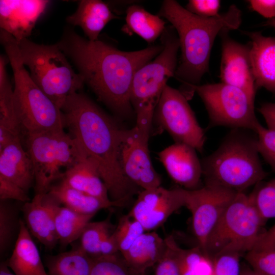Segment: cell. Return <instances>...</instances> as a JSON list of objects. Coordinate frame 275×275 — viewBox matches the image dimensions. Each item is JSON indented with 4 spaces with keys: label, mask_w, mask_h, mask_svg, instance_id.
<instances>
[{
    "label": "cell",
    "mask_w": 275,
    "mask_h": 275,
    "mask_svg": "<svg viewBox=\"0 0 275 275\" xmlns=\"http://www.w3.org/2000/svg\"><path fill=\"white\" fill-rule=\"evenodd\" d=\"M70 58L99 100L117 115L127 117L133 110L130 101L135 72L163 49L157 45L125 51L99 39L91 41L67 29L57 43Z\"/></svg>",
    "instance_id": "obj_1"
},
{
    "label": "cell",
    "mask_w": 275,
    "mask_h": 275,
    "mask_svg": "<svg viewBox=\"0 0 275 275\" xmlns=\"http://www.w3.org/2000/svg\"><path fill=\"white\" fill-rule=\"evenodd\" d=\"M61 111L65 128L97 164L110 199L124 206L141 191L126 178L121 165V147L128 129L122 128L89 97L78 92L67 98Z\"/></svg>",
    "instance_id": "obj_2"
},
{
    "label": "cell",
    "mask_w": 275,
    "mask_h": 275,
    "mask_svg": "<svg viewBox=\"0 0 275 275\" xmlns=\"http://www.w3.org/2000/svg\"><path fill=\"white\" fill-rule=\"evenodd\" d=\"M158 15L170 22L178 37L181 56L174 77L182 83V92L189 86L199 85L208 71L216 36L225 30L237 29L241 22V11L234 5L224 13L204 18L191 13L176 1L165 0Z\"/></svg>",
    "instance_id": "obj_3"
},
{
    "label": "cell",
    "mask_w": 275,
    "mask_h": 275,
    "mask_svg": "<svg viewBox=\"0 0 275 275\" xmlns=\"http://www.w3.org/2000/svg\"><path fill=\"white\" fill-rule=\"evenodd\" d=\"M244 129H233L218 148L201 161L205 184L240 193L266 177L254 137Z\"/></svg>",
    "instance_id": "obj_4"
},
{
    "label": "cell",
    "mask_w": 275,
    "mask_h": 275,
    "mask_svg": "<svg viewBox=\"0 0 275 275\" xmlns=\"http://www.w3.org/2000/svg\"><path fill=\"white\" fill-rule=\"evenodd\" d=\"M0 39L13 72L14 104L22 133L64 129L61 109L32 80L22 61L17 41L3 30Z\"/></svg>",
    "instance_id": "obj_5"
},
{
    "label": "cell",
    "mask_w": 275,
    "mask_h": 275,
    "mask_svg": "<svg viewBox=\"0 0 275 275\" xmlns=\"http://www.w3.org/2000/svg\"><path fill=\"white\" fill-rule=\"evenodd\" d=\"M18 43L22 61L32 80L61 109L67 98L82 88V77L57 44H38L28 38Z\"/></svg>",
    "instance_id": "obj_6"
},
{
    "label": "cell",
    "mask_w": 275,
    "mask_h": 275,
    "mask_svg": "<svg viewBox=\"0 0 275 275\" xmlns=\"http://www.w3.org/2000/svg\"><path fill=\"white\" fill-rule=\"evenodd\" d=\"M32 161L35 194H46L55 181L88 155L80 144L64 129L25 135Z\"/></svg>",
    "instance_id": "obj_7"
},
{
    "label": "cell",
    "mask_w": 275,
    "mask_h": 275,
    "mask_svg": "<svg viewBox=\"0 0 275 275\" xmlns=\"http://www.w3.org/2000/svg\"><path fill=\"white\" fill-rule=\"evenodd\" d=\"M265 222L250 195L237 193L211 233L205 253L211 257L225 253L246 254L265 231Z\"/></svg>",
    "instance_id": "obj_8"
},
{
    "label": "cell",
    "mask_w": 275,
    "mask_h": 275,
    "mask_svg": "<svg viewBox=\"0 0 275 275\" xmlns=\"http://www.w3.org/2000/svg\"><path fill=\"white\" fill-rule=\"evenodd\" d=\"M160 40L162 50L153 60L138 69L132 79L130 101L136 117L153 118L168 80L175 75L180 44L172 25L166 26Z\"/></svg>",
    "instance_id": "obj_9"
},
{
    "label": "cell",
    "mask_w": 275,
    "mask_h": 275,
    "mask_svg": "<svg viewBox=\"0 0 275 275\" xmlns=\"http://www.w3.org/2000/svg\"><path fill=\"white\" fill-rule=\"evenodd\" d=\"M196 92L203 102L211 126L255 131L260 124L255 114L254 100L242 89L223 82L189 86L183 93Z\"/></svg>",
    "instance_id": "obj_10"
},
{
    "label": "cell",
    "mask_w": 275,
    "mask_h": 275,
    "mask_svg": "<svg viewBox=\"0 0 275 275\" xmlns=\"http://www.w3.org/2000/svg\"><path fill=\"white\" fill-rule=\"evenodd\" d=\"M153 119L176 143L187 144L201 152L205 142L203 128L180 90L167 85L155 108Z\"/></svg>",
    "instance_id": "obj_11"
},
{
    "label": "cell",
    "mask_w": 275,
    "mask_h": 275,
    "mask_svg": "<svg viewBox=\"0 0 275 275\" xmlns=\"http://www.w3.org/2000/svg\"><path fill=\"white\" fill-rule=\"evenodd\" d=\"M153 120L136 118V124L128 129L121 150V165L124 175L142 190L161 186V177L153 166L148 148Z\"/></svg>",
    "instance_id": "obj_12"
},
{
    "label": "cell",
    "mask_w": 275,
    "mask_h": 275,
    "mask_svg": "<svg viewBox=\"0 0 275 275\" xmlns=\"http://www.w3.org/2000/svg\"><path fill=\"white\" fill-rule=\"evenodd\" d=\"M237 193L212 184L188 190L185 207L191 214L198 246L204 253L211 233Z\"/></svg>",
    "instance_id": "obj_13"
},
{
    "label": "cell",
    "mask_w": 275,
    "mask_h": 275,
    "mask_svg": "<svg viewBox=\"0 0 275 275\" xmlns=\"http://www.w3.org/2000/svg\"><path fill=\"white\" fill-rule=\"evenodd\" d=\"M188 190L182 187H158L142 190L127 214L138 221L146 231L161 226L175 211L185 207Z\"/></svg>",
    "instance_id": "obj_14"
},
{
    "label": "cell",
    "mask_w": 275,
    "mask_h": 275,
    "mask_svg": "<svg viewBox=\"0 0 275 275\" xmlns=\"http://www.w3.org/2000/svg\"><path fill=\"white\" fill-rule=\"evenodd\" d=\"M229 31L225 30L219 34L222 41L220 78L222 82L242 89L255 100L257 89L249 44L231 39Z\"/></svg>",
    "instance_id": "obj_15"
},
{
    "label": "cell",
    "mask_w": 275,
    "mask_h": 275,
    "mask_svg": "<svg viewBox=\"0 0 275 275\" xmlns=\"http://www.w3.org/2000/svg\"><path fill=\"white\" fill-rule=\"evenodd\" d=\"M196 150L183 143H176L158 154L171 179L181 187L194 190L200 187L203 171Z\"/></svg>",
    "instance_id": "obj_16"
},
{
    "label": "cell",
    "mask_w": 275,
    "mask_h": 275,
    "mask_svg": "<svg viewBox=\"0 0 275 275\" xmlns=\"http://www.w3.org/2000/svg\"><path fill=\"white\" fill-rule=\"evenodd\" d=\"M61 204L48 193L35 194L31 201L21 207L23 221L31 234L45 248L51 251L59 243L54 214Z\"/></svg>",
    "instance_id": "obj_17"
},
{
    "label": "cell",
    "mask_w": 275,
    "mask_h": 275,
    "mask_svg": "<svg viewBox=\"0 0 275 275\" xmlns=\"http://www.w3.org/2000/svg\"><path fill=\"white\" fill-rule=\"evenodd\" d=\"M49 3L48 1L1 0V29L12 35L17 42L27 38Z\"/></svg>",
    "instance_id": "obj_18"
},
{
    "label": "cell",
    "mask_w": 275,
    "mask_h": 275,
    "mask_svg": "<svg viewBox=\"0 0 275 275\" xmlns=\"http://www.w3.org/2000/svg\"><path fill=\"white\" fill-rule=\"evenodd\" d=\"M251 39L250 52L256 89L275 94V38L260 32H244Z\"/></svg>",
    "instance_id": "obj_19"
},
{
    "label": "cell",
    "mask_w": 275,
    "mask_h": 275,
    "mask_svg": "<svg viewBox=\"0 0 275 275\" xmlns=\"http://www.w3.org/2000/svg\"><path fill=\"white\" fill-rule=\"evenodd\" d=\"M0 176L28 193L34 186L35 177L31 157L18 139L0 150Z\"/></svg>",
    "instance_id": "obj_20"
},
{
    "label": "cell",
    "mask_w": 275,
    "mask_h": 275,
    "mask_svg": "<svg viewBox=\"0 0 275 275\" xmlns=\"http://www.w3.org/2000/svg\"><path fill=\"white\" fill-rule=\"evenodd\" d=\"M118 18L107 3L100 0H81L76 11L66 20L74 26H80L88 39L94 41L99 39L100 32L110 21Z\"/></svg>",
    "instance_id": "obj_21"
},
{
    "label": "cell",
    "mask_w": 275,
    "mask_h": 275,
    "mask_svg": "<svg viewBox=\"0 0 275 275\" xmlns=\"http://www.w3.org/2000/svg\"><path fill=\"white\" fill-rule=\"evenodd\" d=\"M6 263L16 275H48L39 251L22 219L18 238Z\"/></svg>",
    "instance_id": "obj_22"
},
{
    "label": "cell",
    "mask_w": 275,
    "mask_h": 275,
    "mask_svg": "<svg viewBox=\"0 0 275 275\" xmlns=\"http://www.w3.org/2000/svg\"><path fill=\"white\" fill-rule=\"evenodd\" d=\"M166 249L165 238L161 237L154 231H146L122 256L132 268L145 274L147 269L158 263Z\"/></svg>",
    "instance_id": "obj_23"
},
{
    "label": "cell",
    "mask_w": 275,
    "mask_h": 275,
    "mask_svg": "<svg viewBox=\"0 0 275 275\" xmlns=\"http://www.w3.org/2000/svg\"><path fill=\"white\" fill-rule=\"evenodd\" d=\"M60 180L72 188L104 201H112L97 164L88 156L67 170Z\"/></svg>",
    "instance_id": "obj_24"
},
{
    "label": "cell",
    "mask_w": 275,
    "mask_h": 275,
    "mask_svg": "<svg viewBox=\"0 0 275 275\" xmlns=\"http://www.w3.org/2000/svg\"><path fill=\"white\" fill-rule=\"evenodd\" d=\"M63 206L83 214H94L100 210L122 207L119 202H107L72 188L61 181L54 183L48 192Z\"/></svg>",
    "instance_id": "obj_25"
},
{
    "label": "cell",
    "mask_w": 275,
    "mask_h": 275,
    "mask_svg": "<svg viewBox=\"0 0 275 275\" xmlns=\"http://www.w3.org/2000/svg\"><path fill=\"white\" fill-rule=\"evenodd\" d=\"M126 14V23L122 31L129 35L135 34L148 43L154 42L166 28V22L161 17L150 13L141 6H129Z\"/></svg>",
    "instance_id": "obj_26"
},
{
    "label": "cell",
    "mask_w": 275,
    "mask_h": 275,
    "mask_svg": "<svg viewBox=\"0 0 275 275\" xmlns=\"http://www.w3.org/2000/svg\"><path fill=\"white\" fill-rule=\"evenodd\" d=\"M8 57L0 56V133L7 137L21 136L22 129L14 104L13 89L7 74Z\"/></svg>",
    "instance_id": "obj_27"
},
{
    "label": "cell",
    "mask_w": 275,
    "mask_h": 275,
    "mask_svg": "<svg viewBox=\"0 0 275 275\" xmlns=\"http://www.w3.org/2000/svg\"><path fill=\"white\" fill-rule=\"evenodd\" d=\"M93 258L79 246L47 257L48 275H90Z\"/></svg>",
    "instance_id": "obj_28"
},
{
    "label": "cell",
    "mask_w": 275,
    "mask_h": 275,
    "mask_svg": "<svg viewBox=\"0 0 275 275\" xmlns=\"http://www.w3.org/2000/svg\"><path fill=\"white\" fill-rule=\"evenodd\" d=\"M94 215L79 213L60 205L54 214V225L59 243L66 246L79 239L85 227Z\"/></svg>",
    "instance_id": "obj_29"
},
{
    "label": "cell",
    "mask_w": 275,
    "mask_h": 275,
    "mask_svg": "<svg viewBox=\"0 0 275 275\" xmlns=\"http://www.w3.org/2000/svg\"><path fill=\"white\" fill-rule=\"evenodd\" d=\"M174 249L179 275H212V258L199 246L184 249L175 240Z\"/></svg>",
    "instance_id": "obj_30"
},
{
    "label": "cell",
    "mask_w": 275,
    "mask_h": 275,
    "mask_svg": "<svg viewBox=\"0 0 275 275\" xmlns=\"http://www.w3.org/2000/svg\"><path fill=\"white\" fill-rule=\"evenodd\" d=\"M10 200H0V253L2 256L15 245L21 219L18 209Z\"/></svg>",
    "instance_id": "obj_31"
},
{
    "label": "cell",
    "mask_w": 275,
    "mask_h": 275,
    "mask_svg": "<svg viewBox=\"0 0 275 275\" xmlns=\"http://www.w3.org/2000/svg\"><path fill=\"white\" fill-rule=\"evenodd\" d=\"M112 225L109 218L97 221L90 222L84 229L79 239V247L90 257H99V248L102 241L112 231Z\"/></svg>",
    "instance_id": "obj_32"
},
{
    "label": "cell",
    "mask_w": 275,
    "mask_h": 275,
    "mask_svg": "<svg viewBox=\"0 0 275 275\" xmlns=\"http://www.w3.org/2000/svg\"><path fill=\"white\" fill-rule=\"evenodd\" d=\"M90 275H145L132 268L122 255L117 254L93 259Z\"/></svg>",
    "instance_id": "obj_33"
},
{
    "label": "cell",
    "mask_w": 275,
    "mask_h": 275,
    "mask_svg": "<svg viewBox=\"0 0 275 275\" xmlns=\"http://www.w3.org/2000/svg\"><path fill=\"white\" fill-rule=\"evenodd\" d=\"M145 232L138 221L128 214L122 216L114 230L119 252L123 255L135 240Z\"/></svg>",
    "instance_id": "obj_34"
},
{
    "label": "cell",
    "mask_w": 275,
    "mask_h": 275,
    "mask_svg": "<svg viewBox=\"0 0 275 275\" xmlns=\"http://www.w3.org/2000/svg\"><path fill=\"white\" fill-rule=\"evenodd\" d=\"M256 185L250 196L257 210L266 221L275 217V179Z\"/></svg>",
    "instance_id": "obj_35"
},
{
    "label": "cell",
    "mask_w": 275,
    "mask_h": 275,
    "mask_svg": "<svg viewBox=\"0 0 275 275\" xmlns=\"http://www.w3.org/2000/svg\"><path fill=\"white\" fill-rule=\"evenodd\" d=\"M251 267L263 275H275V245L256 250L245 255Z\"/></svg>",
    "instance_id": "obj_36"
},
{
    "label": "cell",
    "mask_w": 275,
    "mask_h": 275,
    "mask_svg": "<svg viewBox=\"0 0 275 275\" xmlns=\"http://www.w3.org/2000/svg\"><path fill=\"white\" fill-rule=\"evenodd\" d=\"M255 132L259 154L275 169V130L264 127L260 123Z\"/></svg>",
    "instance_id": "obj_37"
},
{
    "label": "cell",
    "mask_w": 275,
    "mask_h": 275,
    "mask_svg": "<svg viewBox=\"0 0 275 275\" xmlns=\"http://www.w3.org/2000/svg\"><path fill=\"white\" fill-rule=\"evenodd\" d=\"M240 257L239 254L231 253H222L213 256L212 275H239Z\"/></svg>",
    "instance_id": "obj_38"
},
{
    "label": "cell",
    "mask_w": 275,
    "mask_h": 275,
    "mask_svg": "<svg viewBox=\"0 0 275 275\" xmlns=\"http://www.w3.org/2000/svg\"><path fill=\"white\" fill-rule=\"evenodd\" d=\"M165 240L167 249L163 257L156 265L155 275H179L174 249L175 239L170 235Z\"/></svg>",
    "instance_id": "obj_39"
},
{
    "label": "cell",
    "mask_w": 275,
    "mask_h": 275,
    "mask_svg": "<svg viewBox=\"0 0 275 275\" xmlns=\"http://www.w3.org/2000/svg\"><path fill=\"white\" fill-rule=\"evenodd\" d=\"M220 7L218 0H190L185 8L198 16L211 18L219 15Z\"/></svg>",
    "instance_id": "obj_40"
},
{
    "label": "cell",
    "mask_w": 275,
    "mask_h": 275,
    "mask_svg": "<svg viewBox=\"0 0 275 275\" xmlns=\"http://www.w3.org/2000/svg\"><path fill=\"white\" fill-rule=\"evenodd\" d=\"M12 200L25 203L31 199L27 192L13 182L0 176V200Z\"/></svg>",
    "instance_id": "obj_41"
},
{
    "label": "cell",
    "mask_w": 275,
    "mask_h": 275,
    "mask_svg": "<svg viewBox=\"0 0 275 275\" xmlns=\"http://www.w3.org/2000/svg\"><path fill=\"white\" fill-rule=\"evenodd\" d=\"M252 9L263 17H275V0H250L248 1Z\"/></svg>",
    "instance_id": "obj_42"
},
{
    "label": "cell",
    "mask_w": 275,
    "mask_h": 275,
    "mask_svg": "<svg viewBox=\"0 0 275 275\" xmlns=\"http://www.w3.org/2000/svg\"><path fill=\"white\" fill-rule=\"evenodd\" d=\"M119 253L114 231L102 241L99 248V257L113 255Z\"/></svg>",
    "instance_id": "obj_43"
},
{
    "label": "cell",
    "mask_w": 275,
    "mask_h": 275,
    "mask_svg": "<svg viewBox=\"0 0 275 275\" xmlns=\"http://www.w3.org/2000/svg\"><path fill=\"white\" fill-rule=\"evenodd\" d=\"M258 111L267 124V127L275 130V102L262 104Z\"/></svg>",
    "instance_id": "obj_44"
},
{
    "label": "cell",
    "mask_w": 275,
    "mask_h": 275,
    "mask_svg": "<svg viewBox=\"0 0 275 275\" xmlns=\"http://www.w3.org/2000/svg\"><path fill=\"white\" fill-rule=\"evenodd\" d=\"M273 245H275V224L269 230L263 232L252 250H261Z\"/></svg>",
    "instance_id": "obj_45"
},
{
    "label": "cell",
    "mask_w": 275,
    "mask_h": 275,
    "mask_svg": "<svg viewBox=\"0 0 275 275\" xmlns=\"http://www.w3.org/2000/svg\"><path fill=\"white\" fill-rule=\"evenodd\" d=\"M239 275H263L255 270L252 267L246 266H241Z\"/></svg>",
    "instance_id": "obj_46"
},
{
    "label": "cell",
    "mask_w": 275,
    "mask_h": 275,
    "mask_svg": "<svg viewBox=\"0 0 275 275\" xmlns=\"http://www.w3.org/2000/svg\"><path fill=\"white\" fill-rule=\"evenodd\" d=\"M8 267L6 263L2 262L0 266V275H16L12 273Z\"/></svg>",
    "instance_id": "obj_47"
},
{
    "label": "cell",
    "mask_w": 275,
    "mask_h": 275,
    "mask_svg": "<svg viewBox=\"0 0 275 275\" xmlns=\"http://www.w3.org/2000/svg\"><path fill=\"white\" fill-rule=\"evenodd\" d=\"M271 23L275 27V20L274 21H272Z\"/></svg>",
    "instance_id": "obj_48"
}]
</instances>
